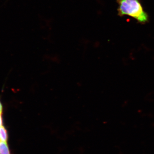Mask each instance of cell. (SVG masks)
<instances>
[{
  "label": "cell",
  "mask_w": 154,
  "mask_h": 154,
  "mask_svg": "<svg viewBox=\"0 0 154 154\" xmlns=\"http://www.w3.org/2000/svg\"><path fill=\"white\" fill-rule=\"evenodd\" d=\"M118 15L120 17L129 16L141 24L149 20L148 14L144 11L140 0H117Z\"/></svg>",
  "instance_id": "6da1fadb"
},
{
  "label": "cell",
  "mask_w": 154,
  "mask_h": 154,
  "mask_svg": "<svg viewBox=\"0 0 154 154\" xmlns=\"http://www.w3.org/2000/svg\"><path fill=\"white\" fill-rule=\"evenodd\" d=\"M0 154H10L7 142H0Z\"/></svg>",
  "instance_id": "7a4b0ae2"
},
{
  "label": "cell",
  "mask_w": 154,
  "mask_h": 154,
  "mask_svg": "<svg viewBox=\"0 0 154 154\" xmlns=\"http://www.w3.org/2000/svg\"><path fill=\"white\" fill-rule=\"evenodd\" d=\"M8 140V134L7 130L2 125L0 127V140L1 141L7 142Z\"/></svg>",
  "instance_id": "3957f363"
},
{
  "label": "cell",
  "mask_w": 154,
  "mask_h": 154,
  "mask_svg": "<svg viewBox=\"0 0 154 154\" xmlns=\"http://www.w3.org/2000/svg\"><path fill=\"white\" fill-rule=\"evenodd\" d=\"M3 109L2 105V103H1V102H0V113H1V114L2 113Z\"/></svg>",
  "instance_id": "277c9868"
},
{
  "label": "cell",
  "mask_w": 154,
  "mask_h": 154,
  "mask_svg": "<svg viewBox=\"0 0 154 154\" xmlns=\"http://www.w3.org/2000/svg\"><path fill=\"white\" fill-rule=\"evenodd\" d=\"M2 114L0 113V127L2 126Z\"/></svg>",
  "instance_id": "5b68a950"
},
{
  "label": "cell",
  "mask_w": 154,
  "mask_h": 154,
  "mask_svg": "<svg viewBox=\"0 0 154 154\" xmlns=\"http://www.w3.org/2000/svg\"><path fill=\"white\" fill-rule=\"evenodd\" d=\"M0 142H1V140H0Z\"/></svg>",
  "instance_id": "8992f818"
}]
</instances>
